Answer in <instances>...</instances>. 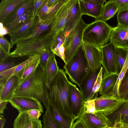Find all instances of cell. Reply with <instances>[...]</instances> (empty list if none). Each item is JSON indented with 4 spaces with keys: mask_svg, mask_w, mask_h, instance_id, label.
Returning a JSON list of instances; mask_svg holds the SVG:
<instances>
[{
    "mask_svg": "<svg viewBox=\"0 0 128 128\" xmlns=\"http://www.w3.org/2000/svg\"><path fill=\"white\" fill-rule=\"evenodd\" d=\"M69 81L64 70L60 69L49 88H46L47 94L50 106L73 116L69 94Z\"/></svg>",
    "mask_w": 128,
    "mask_h": 128,
    "instance_id": "cell-1",
    "label": "cell"
},
{
    "mask_svg": "<svg viewBox=\"0 0 128 128\" xmlns=\"http://www.w3.org/2000/svg\"><path fill=\"white\" fill-rule=\"evenodd\" d=\"M43 69L39 65L32 76L18 86L14 96L32 97L43 103L46 109L50 105L47 94L46 87L43 77Z\"/></svg>",
    "mask_w": 128,
    "mask_h": 128,
    "instance_id": "cell-2",
    "label": "cell"
},
{
    "mask_svg": "<svg viewBox=\"0 0 128 128\" xmlns=\"http://www.w3.org/2000/svg\"><path fill=\"white\" fill-rule=\"evenodd\" d=\"M113 28L100 20H95L88 24L84 30L82 42L100 48L110 40Z\"/></svg>",
    "mask_w": 128,
    "mask_h": 128,
    "instance_id": "cell-3",
    "label": "cell"
},
{
    "mask_svg": "<svg viewBox=\"0 0 128 128\" xmlns=\"http://www.w3.org/2000/svg\"><path fill=\"white\" fill-rule=\"evenodd\" d=\"M63 67L70 80L79 87L90 70L82 44Z\"/></svg>",
    "mask_w": 128,
    "mask_h": 128,
    "instance_id": "cell-4",
    "label": "cell"
},
{
    "mask_svg": "<svg viewBox=\"0 0 128 128\" xmlns=\"http://www.w3.org/2000/svg\"><path fill=\"white\" fill-rule=\"evenodd\" d=\"M52 38L48 36L47 32L38 38L16 45V48L10 53L9 56L17 58L36 54L40 55L46 49H50Z\"/></svg>",
    "mask_w": 128,
    "mask_h": 128,
    "instance_id": "cell-5",
    "label": "cell"
},
{
    "mask_svg": "<svg viewBox=\"0 0 128 128\" xmlns=\"http://www.w3.org/2000/svg\"><path fill=\"white\" fill-rule=\"evenodd\" d=\"M88 24L84 22L82 17L66 36L63 44L65 64L71 59L82 44L83 32Z\"/></svg>",
    "mask_w": 128,
    "mask_h": 128,
    "instance_id": "cell-6",
    "label": "cell"
},
{
    "mask_svg": "<svg viewBox=\"0 0 128 128\" xmlns=\"http://www.w3.org/2000/svg\"><path fill=\"white\" fill-rule=\"evenodd\" d=\"M76 0H64L56 13L54 18L49 30L48 35L53 37L64 30L67 18Z\"/></svg>",
    "mask_w": 128,
    "mask_h": 128,
    "instance_id": "cell-7",
    "label": "cell"
},
{
    "mask_svg": "<svg viewBox=\"0 0 128 128\" xmlns=\"http://www.w3.org/2000/svg\"><path fill=\"white\" fill-rule=\"evenodd\" d=\"M95 100L96 112H101L107 116L115 112L125 101L109 94L101 95L98 98V93Z\"/></svg>",
    "mask_w": 128,
    "mask_h": 128,
    "instance_id": "cell-8",
    "label": "cell"
},
{
    "mask_svg": "<svg viewBox=\"0 0 128 128\" xmlns=\"http://www.w3.org/2000/svg\"><path fill=\"white\" fill-rule=\"evenodd\" d=\"M116 48L111 42L101 47L102 56V65L104 70L103 76L118 74L116 56Z\"/></svg>",
    "mask_w": 128,
    "mask_h": 128,
    "instance_id": "cell-9",
    "label": "cell"
},
{
    "mask_svg": "<svg viewBox=\"0 0 128 128\" xmlns=\"http://www.w3.org/2000/svg\"><path fill=\"white\" fill-rule=\"evenodd\" d=\"M78 118L86 128H104L112 126L107 116L101 112H96L92 114L82 111Z\"/></svg>",
    "mask_w": 128,
    "mask_h": 128,
    "instance_id": "cell-10",
    "label": "cell"
},
{
    "mask_svg": "<svg viewBox=\"0 0 128 128\" xmlns=\"http://www.w3.org/2000/svg\"><path fill=\"white\" fill-rule=\"evenodd\" d=\"M9 102L19 113L26 112L32 109H37L44 112L43 107L36 99L28 96H14Z\"/></svg>",
    "mask_w": 128,
    "mask_h": 128,
    "instance_id": "cell-11",
    "label": "cell"
},
{
    "mask_svg": "<svg viewBox=\"0 0 128 128\" xmlns=\"http://www.w3.org/2000/svg\"><path fill=\"white\" fill-rule=\"evenodd\" d=\"M38 18L32 17L24 23L9 32L12 47L18 41L30 35L38 22Z\"/></svg>",
    "mask_w": 128,
    "mask_h": 128,
    "instance_id": "cell-12",
    "label": "cell"
},
{
    "mask_svg": "<svg viewBox=\"0 0 128 128\" xmlns=\"http://www.w3.org/2000/svg\"><path fill=\"white\" fill-rule=\"evenodd\" d=\"M56 12L44 19H41L38 17V21L31 34L26 37L18 41L16 44L18 45L32 40L45 34L51 27Z\"/></svg>",
    "mask_w": 128,
    "mask_h": 128,
    "instance_id": "cell-13",
    "label": "cell"
},
{
    "mask_svg": "<svg viewBox=\"0 0 128 128\" xmlns=\"http://www.w3.org/2000/svg\"><path fill=\"white\" fill-rule=\"evenodd\" d=\"M82 44L90 70L92 72L100 70L102 61L100 48L87 43L82 42Z\"/></svg>",
    "mask_w": 128,
    "mask_h": 128,
    "instance_id": "cell-14",
    "label": "cell"
},
{
    "mask_svg": "<svg viewBox=\"0 0 128 128\" xmlns=\"http://www.w3.org/2000/svg\"><path fill=\"white\" fill-rule=\"evenodd\" d=\"M68 88L72 113L77 119L82 112L85 101L81 91L70 81Z\"/></svg>",
    "mask_w": 128,
    "mask_h": 128,
    "instance_id": "cell-15",
    "label": "cell"
},
{
    "mask_svg": "<svg viewBox=\"0 0 128 128\" xmlns=\"http://www.w3.org/2000/svg\"><path fill=\"white\" fill-rule=\"evenodd\" d=\"M100 70L94 72L90 70L79 86L85 101L94 98L95 95L93 92V89Z\"/></svg>",
    "mask_w": 128,
    "mask_h": 128,
    "instance_id": "cell-16",
    "label": "cell"
},
{
    "mask_svg": "<svg viewBox=\"0 0 128 128\" xmlns=\"http://www.w3.org/2000/svg\"><path fill=\"white\" fill-rule=\"evenodd\" d=\"M110 40L116 47L128 48V28L118 25L113 27Z\"/></svg>",
    "mask_w": 128,
    "mask_h": 128,
    "instance_id": "cell-17",
    "label": "cell"
},
{
    "mask_svg": "<svg viewBox=\"0 0 128 128\" xmlns=\"http://www.w3.org/2000/svg\"><path fill=\"white\" fill-rule=\"evenodd\" d=\"M82 15H86L94 18L95 20H100L103 5L96 4L89 0H78Z\"/></svg>",
    "mask_w": 128,
    "mask_h": 128,
    "instance_id": "cell-18",
    "label": "cell"
},
{
    "mask_svg": "<svg viewBox=\"0 0 128 128\" xmlns=\"http://www.w3.org/2000/svg\"><path fill=\"white\" fill-rule=\"evenodd\" d=\"M13 126V128H42L41 120L31 118L26 112L19 113Z\"/></svg>",
    "mask_w": 128,
    "mask_h": 128,
    "instance_id": "cell-19",
    "label": "cell"
},
{
    "mask_svg": "<svg viewBox=\"0 0 128 128\" xmlns=\"http://www.w3.org/2000/svg\"><path fill=\"white\" fill-rule=\"evenodd\" d=\"M18 86V77H11L0 87V101L9 102L14 96Z\"/></svg>",
    "mask_w": 128,
    "mask_h": 128,
    "instance_id": "cell-20",
    "label": "cell"
},
{
    "mask_svg": "<svg viewBox=\"0 0 128 128\" xmlns=\"http://www.w3.org/2000/svg\"><path fill=\"white\" fill-rule=\"evenodd\" d=\"M50 109L54 119L60 128H72L76 119L75 117L66 114L52 106H50Z\"/></svg>",
    "mask_w": 128,
    "mask_h": 128,
    "instance_id": "cell-21",
    "label": "cell"
},
{
    "mask_svg": "<svg viewBox=\"0 0 128 128\" xmlns=\"http://www.w3.org/2000/svg\"><path fill=\"white\" fill-rule=\"evenodd\" d=\"M60 68L56 59L55 55L50 57L43 70V77L47 88L57 74Z\"/></svg>",
    "mask_w": 128,
    "mask_h": 128,
    "instance_id": "cell-22",
    "label": "cell"
},
{
    "mask_svg": "<svg viewBox=\"0 0 128 128\" xmlns=\"http://www.w3.org/2000/svg\"><path fill=\"white\" fill-rule=\"evenodd\" d=\"M40 58V55H34L29 56L28 58L14 67L0 72V76L3 78L6 81L12 76H17L25 68L32 64Z\"/></svg>",
    "mask_w": 128,
    "mask_h": 128,
    "instance_id": "cell-23",
    "label": "cell"
},
{
    "mask_svg": "<svg viewBox=\"0 0 128 128\" xmlns=\"http://www.w3.org/2000/svg\"><path fill=\"white\" fill-rule=\"evenodd\" d=\"M78 0H76L67 18L64 30L67 35L82 17Z\"/></svg>",
    "mask_w": 128,
    "mask_h": 128,
    "instance_id": "cell-24",
    "label": "cell"
},
{
    "mask_svg": "<svg viewBox=\"0 0 128 128\" xmlns=\"http://www.w3.org/2000/svg\"><path fill=\"white\" fill-rule=\"evenodd\" d=\"M34 2V0H25L4 18L2 22L4 26H6L14 22Z\"/></svg>",
    "mask_w": 128,
    "mask_h": 128,
    "instance_id": "cell-25",
    "label": "cell"
},
{
    "mask_svg": "<svg viewBox=\"0 0 128 128\" xmlns=\"http://www.w3.org/2000/svg\"><path fill=\"white\" fill-rule=\"evenodd\" d=\"M25 0H2L0 4V22Z\"/></svg>",
    "mask_w": 128,
    "mask_h": 128,
    "instance_id": "cell-26",
    "label": "cell"
},
{
    "mask_svg": "<svg viewBox=\"0 0 128 128\" xmlns=\"http://www.w3.org/2000/svg\"><path fill=\"white\" fill-rule=\"evenodd\" d=\"M118 74H113L103 76L100 89V95H110L112 88L115 85L118 78Z\"/></svg>",
    "mask_w": 128,
    "mask_h": 128,
    "instance_id": "cell-27",
    "label": "cell"
},
{
    "mask_svg": "<svg viewBox=\"0 0 128 128\" xmlns=\"http://www.w3.org/2000/svg\"><path fill=\"white\" fill-rule=\"evenodd\" d=\"M112 126L120 123L123 119L128 117V100L125 101L115 112L107 116Z\"/></svg>",
    "mask_w": 128,
    "mask_h": 128,
    "instance_id": "cell-28",
    "label": "cell"
},
{
    "mask_svg": "<svg viewBox=\"0 0 128 128\" xmlns=\"http://www.w3.org/2000/svg\"><path fill=\"white\" fill-rule=\"evenodd\" d=\"M118 10V7L115 0L106 2L103 6L100 20L106 22L112 18Z\"/></svg>",
    "mask_w": 128,
    "mask_h": 128,
    "instance_id": "cell-29",
    "label": "cell"
},
{
    "mask_svg": "<svg viewBox=\"0 0 128 128\" xmlns=\"http://www.w3.org/2000/svg\"><path fill=\"white\" fill-rule=\"evenodd\" d=\"M40 58L25 68L17 76L18 86L29 78L32 75L40 64Z\"/></svg>",
    "mask_w": 128,
    "mask_h": 128,
    "instance_id": "cell-30",
    "label": "cell"
},
{
    "mask_svg": "<svg viewBox=\"0 0 128 128\" xmlns=\"http://www.w3.org/2000/svg\"><path fill=\"white\" fill-rule=\"evenodd\" d=\"M33 4L14 22L5 26L9 32L14 28L24 23L32 17V7Z\"/></svg>",
    "mask_w": 128,
    "mask_h": 128,
    "instance_id": "cell-31",
    "label": "cell"
},
{
    "mask_svg": "<svg viewBox=\"0 0 128 128\" xmlns=\"http://www.w3.org/2000/svg\"><path fill=\"white\" fill-rule=\"evenodd\" d=\"M67 35L66 32L62 30L53 36L51 42L50 49L55 55L60 47L64 44Z\"/></svg>",
    "mask_w": 128,
    "mask_h": 128,
    "instance_id": "cell-32",
    "label": "cell"
},
{
    "mask_svg": "<svg viewBox=\"0 0 128 128\" xmlns=\"http://www.w3.org/2000/svg\"><path fill=\"white\" fill-rule=\"evenodd\" d=\"M128 48L116 47V56L118 75L121 72L125 62L128 52Z\"/></svg>",
    "mask_w": 128,
    "mask_h": 128,
    "instance_id": "cell-33",
    "label": "cell"
},
{
    "mask_svg": "<svg viewBox=\"0 0 128 128\" xmlns=\"http://www.w3.org/2000/svg\"><path fill=\"white\" fill-rule=\"evenodd\" d=\"M128 68V48L126 59L125 63L120 74L114 86L112 88L110 95L114 97L119 98V88L120 83L124 78Z\"/></svg>",
    "mask_w": 128,
    "mask_h": 128,
    "instance_id": "cell-34",
    "label": "cell"
},
{
    "mask_svg": "<svg viewBox=\"0 0 128 128\" xmlns=\"http://www.w3.org/2000/svg\"><path fill=\"white\" fill-rule=\"evenodd\" d=\"M64 1V0H63L61 2L54 7H50L47 5V0H45L37 16L41 19H44L47 18L57 12Z\"/></svg>",
    "mask_w": 128,
    "mask_h": 128,
    "instance_id": "cell-35",
    "label": "cell"
},
{
    "mask_svg": "<svg viewBox=\"0 0 128 128\" xmlns=\"http://www.w3.org/2000/svg\"><path fill=\"white\" fill-rule=\"evenodd\" d=\"M42 124L43 128H60L54 119L50 108L46 110L43 116Z\"/></svg>",
    "mask_w": 128,
    "mask_h": 128,
    "instance_id": "cell-36",
    "label": "cell"
},
{
    "mask_svg": "<svg viewBox=\"0 0 128 128\" xmlns=\"http://www.w3.org/2000/svg\"><path fill=\"white\" fill-rule=\"evenodd\" d=\"M117 17L118 25L128 28V7L118 10Z\"/></svg>",
    "mask_w": 128,
    "mask_h": 128,
    "instance_id": "cell-37",
    "label": "cell"
},
{
    "mask_svg": "<svg viewBox=\"0 0 128 128\" xmlns=\"http://www.w3.org/2000/svg\"><path fill=\"white\" fill-rule=\"evenodd\" d=\"M128 90V68L119 87L118 91L119 98L123 100Z\"/></svg>",
    "mask_w": 128,
    "mask_h": 128,
    "instance_id": "cell-38",
    "label": "cell"
},
{
    "mask_svg": "<svg viewBox=\"0 0 128 128\" xmlns=\"http://www.w3.org/2000/svg\"><path fill=\"white\" fill-rule=\"evenodd\" d=\"M55 55L50 49L44 50L40 55V65L43 70L45 68L49 58Z\"/></svg>",
    "mask_w": 128,
    "mask_h": 128,
    "instance_id": "cell-39",
    "label": "cell"
},
{
    "mask_svg": "<svg viewBox=\"0 0 128 128\" xmlns=\"http://www.w3.org/2000/svg\"><path fill=\"white\" fill-rule=\"evenodd\" d=\"M95 100L94 97L90 100L85 101L82 111L88 113L95 114L96 112Z\"/></svg>",
    "mask_w": 128,
    "mask_h": 128,
    "instance_id": "cell-40",
    "label": "cell"
},
{
    "mask_svg": "<svg viewBox=\"0 0 128 128\" xmlns=\"http://www.w3.org/2000/svg\"><path fill=\"white\" fill-rule=\"evenodd\" d=\"M12 48L11 43L4 36H0V49L4 53L9 55Z\"/></svg>",
    "mask_w": 128,
    "mask_h": 128,
    "instance_id": "cell-41",
    "label": "cell"
},
{
    "mask_svg": "<svg viewBox=\"0 0 128 128\" xmlns=\"http://www.w3.org/2000/svg\"><path fill=\"white\" fill-rule=\"evenodd\" d=\"M103 68L102 66L94 83L93 89V92L94 95L99 91L103 78Z\"/></svg>",
    "mask_w": 128,
    "mask_h": 128,
    "instance_id": "cell-42",
    "label": "cell"
},
{
    "mask_svg": "<svg viewBox=\"0 0 128 128\" xmlns=\"http://www.w3.org/2000/svg\"><path fill=\"white\" fill-rule=\"evenodd\" d=\"M45 0H34L32 7V17L35 18L38 14Z\"/></svg>",
    "mask_w": 128,
    "mask_h": 128,
    "instance_id": "cell-43",
    "label": "cell"
},
{
    "mask_svg": "<svg viewBox=\"0 0 128 128\" xmlns=\"http://www.w3.org/2000/svg\"><path fill=\"white\" fill-rule=\"evenodd\" d=\"M16 65L12 62H4L0 63V72L9 70Z\"/></svg>",
    "mask_w": 128,
    "mask_h": 128,
    "instance_id": "cell-44",
    "label": "cell"
},
{
    "mask_svg": "<svg viewBox=\"0 0 128 128\" xmlns=\"http://www.w3.org/2000/svg\"><path fill=\"white\" fill-rule=\"evenodd\" d=\"M26 112L30 117L35 119H39L42 113L40 110L37 109L30 110Z\"/></svg>",
    "mask_w": 128,
    "mask_h": 128,
    "instance_id": "cell-45",
    "label": "cell"
},
{
    "mask_svg": "<svg viewBox=\"0 0 128 128\" xmlns=\"http://www.w3.org/2000/svg\"><path fill=\"white\" fill-rule=\"evenodd\" d=\"M118 5L119 10L128 7V0H115Z\"/></svg>",
    "mask_w": 128,
    "mask_h": 128,
    "instance_id": "cell-46",
    "label": "cell"
},
{
    "mask_svg": "<svg viewBox=\"0 0 128 128\" xmlns=\"http://www.w3.org/2000/svg\"><path fill=\"white\" fill-rule=\"evenodd\" d=\"M72 128H86L81 121L78 118L74 122Z\"/></svg>",
    "mask_w": 128,
    "mask_h": 128,
    "instance_id": "cell-47",
    "label": "cell"
},
{
    "mask_svg": "<svg viewBox=\"0 0 128 128\" xmlns=\"http://www.w3.org/2000/svg\"><path fill=\"white\" fill-rule=\"evenodd\" d=\"M62 0H47V5L49 7H53L61 2Z\"/></svg>",
    "mask_w": 128,
    "mask_h": 128,
    "instance_id": "cell-48",
    "label": "cell"
},
{
    "mask_svg": "<svg viewBox=\"0 0 128 128\" xmlns=\"http://www.w3.org/2000/svg\"><path fill=\"white\" fill-rule=\"evenodd\" d=\"M8 55L4 53L0 49V63L4 62L7 58L9 57Z\"/></svg>",
    "mask_w": 128,
    "mask_h": 128,
    "instance_id": "cell-49",
    "label": "cell"
},
{
    "mask_svg": "<svg viewBox=\"0 0 128 128\" xmlns=\"http://www.w3.org/2000/svg\"><path fill=\"white\" fill-rule=\"evenodd\" d=\"M8 102L5 101H0V113L2 114L5 109L7 108L6 105Z\"/></svg>",
    "mask_w": 128,
    "mask_h": 128,
    "instance_id": "cell-50",
    "label": "cell"
},
{
    "mask_svg": "<svg viewBox=\"0 0 128 128\" xmlns=\"http://www.w3.org/2000/svg\"><path fill=\"white\" fill-rule=\"evenodd\" d=\"M9 31L7 28L5 26L0 28V36H4L8 34Z\"/></svg>",
    "mask_w": 128,
    "mask_h": 128,
    "instance_id": "cell-51",
    "label": "cell"
},
{
    "mask_svg": "<svg viewBox=\"0 0 128 128\" xmlns=\"http://www.w3.org/2000/svg\"><path fill=\"white\" fill-rule=\"evenodd\" d=\"M112 127L113 128H128V125L121 122L115 124Z\"/></svg>",
    "mask_w": 128,
    "mask_h": 128,
    "instance_id": "cell-52",
    "label": "cell"
},
{
    "mask_svg": "<svg viewBox=\"0 0 128 128\" xmlns=\"http://www.w3.org/2000/svg\"><path fill=\"white\" fill-rule=\"evenodd\" d=\"M6 122V120L4 115L0 114V128H3L4 124Z\"/></svg>",
    "mask_w": 128,
    "mask_h": 128,
    "instance_id": "cell-53",
    "label": "cell"
},
{
    "mask_svg": "<svg viewBox=\"0 0 128 128\" xmlns=\"http://www.w3.org/2000/svg\"><path fill=\"white\" fill-rule=\"evenodd\" d=\"M90 2L96 4L103 5L104 2H106L105 0H89Z\"/></svg>",
    "mask_w": 128,
    "mask_h": 128,
    "instance_id": "cell-54",
    "label": "cell"
},
{
    "mask_svg": "<svg viewBox=\"0 0 128 128\" xmlns=\"http://www.w3.org/2000/svg\"><path fill=\"white\" fill-rule=\"evenodd\" d=\"M122 123L128 125V117L123 119L120 123Z\"/></svg>",
    "mask_w": 128,
    "mask_h": 128,
    "instance_id": "cell-55",
    "label": "cell"
},
{
    "mask_svg": "<svg viewBox=\"0 0 128 128\" xmlns=\"http://www.w3.org/2000/svg\"><path fill=\"white\" fill-rule=\"evenodd\" d=\"M123 100L124 101L128 100V90L124 96Z\"/></svg>",
    "mask_w": 128,
    "mask_h": 128,
    "instance_id": "cell-56",
    "label": "cell"
},
{
    "mask_svg": "<svg viewBox=\"0 0 128 128\" xmlns=\"http://www.w3.org/2000/svg\"><path fill=\"white\" fill-rule=\"evenodd\" d=\"M113 128V127L112 126H109L105 128Z\"/></svg>",
    "mask_w": 128,
    "mask_h": 128,
    "instance_id": "cell-57",
    "label": "cell"
}]
</instances>
